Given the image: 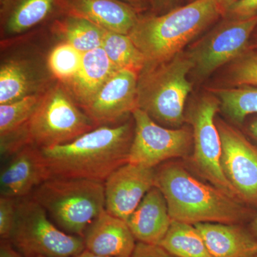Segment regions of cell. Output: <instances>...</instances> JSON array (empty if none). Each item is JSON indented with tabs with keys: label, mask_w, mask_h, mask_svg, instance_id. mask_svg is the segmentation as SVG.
Returning <instances> with one entry per match:
<instances>
[{
	"label": "cell",
	"mask_w": 257,
	"mask_h": 257,
	"mask_svg": "<svg viewBox=\"0 0 257 257\" xmlns=\"http://www.w3.org/2000/svg\"><path fill=\"white\" fill-rule=\"evenodd\" d=\"M248 131H249L251 136L257 141V118L251 121V124L248 126Z\"/></svg>",
	"instance_id": "obj_35"
},
{
	"label": "cell",
	"mask_w": 257,
	"mask_h": 257,
	"mask_svg": "<svg viewBox=\"0 0 257 257\" xmlns=\"http://www.w3.org/2000/svg\"><path fill=\"white\" fill-rule=\"evenodd\" d=\"M47 64L30 57L3 61L0 67V104L44 94L55 83Z\"/></svg>",
	"instance_id": "obj_14"
},
{
	"label": "cell",
	"mask_w": 257,
	"mask_h": 257,
	"mask_svg": "<svg viewBox=\"0 0 257 257\" xmlns=\"http://www.w3.org/2000/svg\"><path fill=\"white\" fill-rule=\"evenodd\" d=\"M135 124L103 125L64 145L41 149L52 178L103 182L128 162Z\"/></svg>",
	"instance_id": "obj_1"
},
{
	"label": "cell",
	"mask_w": 257,
	"mask_h": 257,
	"mask_svg": "<svg viewBox=\"0 0 257 257\" xmlns=\"http://www.w3.org/2000/svg\"><path fill=\"white\" fill-rule=\"evenodd\" d=\"M44 94L45 93L0 104V143L15 138L21 133L36 110Z\"/></svg>",
	"instance_id": "obj_25"
},
{
	"label": "cell",
	"mask_w": 257,
	"mask_h": 257,
	"mask_svg": "<svg viewBox=\"0 0 257 257\" xmlns=\"http://www.w3.org/2000/svg\"><path fill=\"white\" fill-rule=\"evenodd\" d=\"M155 168L128 162L116 169L104 182L106 211L126 221L155 185Z\"/></svg>",
	"instance_id": "obj_12"
},
{
	"label": "cell",
	"mask_w": 257,
	"mask_h": 257,
	"mask_svg": "<svg viewBox=\"0 0 257 257\" xmlns=\"http://www.w3.org/2000/svg\"><path fill=\"white\" fill-rule=\"evenodd\" d=\"M138 13L121 0H67L64 15L85 19L106 31L128 35L140 20Z\"/></svg>",
	"instance_id": "obj_17"
},
{
	"label": "cell",
	"mask_w": 257,
	"mask_h": 257,
	"mask_svg": "<svg viewBox=\"0 0 257 257\" xmlns=\"http://www.w3.org/2000/svg\"><path fill=\"white\" fill-rule=\"evenodd\" d=\"M256 27L257 15L244 20L225 18L187 52L194 63L195 75L205 78L237 58L247 50Z\"/></svg>",
	"instance_id": "obj_9"
},
{
	"label": "cell",
	"mask_w": 257,
	"mask_h": 257,
	"mask_svg": "<svg viewBox=\"0 0 257 257\" xmlns=\"http://www.w3.org/2000/svg\"><path fill=\"white\" fill-rule=\"evenodd\" d=\"M162 2H169L170 1V0H161Z\"/></svg>",
	"instance_id": "obj_38"
},
{
	"label": "cell",
	"mask_w": 257,
	"mask_h": 257,
	"mask_svg": "<svg viewBox=\"0 0 257 257\" xmlns=\"http://www.w3.org/2000/svg\"><path fill=\"white\" fill-rule=\"evenodd\" d=\"M39 257H42V256H39Z\"/></svg>",
	"instance_id": "obj_42"
},
{
	"label": "cell",
	"mask_w": 257,
	"mask_h": 257,
	"mask_svg": "<svg viewBox=\"0 0 257 257\" xmlns=\"http://www.w3.org/2000/svg\"><path fill=\"white\" fill-rule=\"evenodd\" d=\"M250 231L252 233L253 236L257 239V216L253 219L252 222H251Z\"/></svg>",
	"instance_id": "obj_37"
},
{
	"label": "cell",
	"mask_w": 257,
	"mask_h": 257,
	"mask_svg": "<svg viewBox=\"0 0 257 257\" xmlns=\"http://www.w3.org/2000/svg\"><path fill=\"white\" fill-rule=\"evenodd\" d=\"M101 47L119 69H126L140 74L146 64L143 54L130 35L106 31Z\"/></svg>",
	"instance_id": "obj_24"
},
{
	"label": "cell",
	"mask_w": 257,
	"mask_h": 257,
	"mask_svg": "<svg viewBox=\"0 0 257 257\" xmlns=\"http://www.w3.org/2000/svg\"><path fill=\"white\" fill-rule=\"evenodd\" d=\"M194 225L212 257H253L257 254L256 238L250 230L238 224L206 222Z\"/></svg>",
	"instance_id": "obj_21"
},
{
	"label": "cell",
	"mask_w": 257,
	"mask_h": 257,
	"mask_svg": "<svg viewBox=\"0 0 257 257\" xmlns=\"http://www.w3.org/2000/svg\"><path fill=\"white\" fill-rule=\"evenodd\" d=\"M194 63L187 52L170 60L145 65L139 74L138 108L159 124L179 128L184 121V106L192 84L187 75Z\"/></svg>",
	"instance_id": "obj_4"
},
{
	"label": "cell",
	"mask_w": 257,
	"mask_h": 257,
	"mask_svg": "<svg viewBox=\"0 0 257 257\" xmlns=\"http://www.w3.org/2000/svg\"><path fill=\"white\" fill-rule=\"evenodd\" d=\"M51 30L62 39V42L72 45L82 54L101 47L106 33V30L85 19L69 15L52 21Z\"/></svg>",
	"instance_id": "obj_22"
},
{
	"label": "cell",
	"mask_w": 257,
	"mask_h": 257,
	"mask_svg": "<svg viewBox=\"0 0 257 257\" xmlns=\"http://www.w3.org/2000/svg\"><path fill=\"white\" fill-rule=\"evenodd\" d=\"M227 79L233 87H257V52L248 48L230 62Z\"/></svg>",
	"instance_id": "obj_28"
},
{
	"label": "cell",
	"mask_w": 257,
	"mask_h": 257,
	"mask_svg": "<svg viewBox=\"0 0 257 257\" xmlns=\"http://www.w3.org/2000/svg\"><path fill=\"white\" fill-rule=\"evenodd\" d=\"M0 257H24L14 247L10 240L1 239L0 243Z\"/></svg>",
	"instance_id": "obj_32"
},
{
	"label": "cell",
	"mask_w": 257,
	"mask_h": 257,
	"mask_svg": "<svg viewBox=\"0 0 257 257\" xmlns=\"http://www.w3.org/2000/svg\"><path fill=\"white\" fill-rule=\"evenodd\" d=\"M83 54L66 42H61L47 57V66L56 80L62 84L75 75L82 63Z\"/></svg>",
	"instance_id": "obj_27"
},
{
	"label": "cell",
	"mask_w": 257,
	"mask_h": 257,
	"mask_svg": "<svg viewBox=\"0 0 257 257\" xmlns=\"http://www.w3.org/2000/svg\"><path fill=\"white\" fill-rule=\"evenodd\" d=\"M253 257H257V254L256 255V256H253Z\"/></svg>",
	"instance_id": "obj_41"
},
{
	"label": "cell",
	"mask_w": 257,
	"mask_h": 257,
	"mask_svg": "<svg viewBox=\"0 0 257 257\" xmlns=\"http://www.w3.org/2000/svg\"><path fill=\"white\" fill-rule=\"evenodd\" d=\"M121 1L127 3L138 11H140V10L146 8L151 0H121Z\"/></svg>",
	"instance_id": "obj_33"
},
{
	"label": "cell",
	"mask_w": 257,
	"mask_h": 257,
	"mask_svg": "<svg viewBox=\"0 0 257 257\" xmlns=\"http://www.w3.org/2000/svg\"><path fill=\"white\" fill-rule=\"evenodd\" d=\"M73 257H109V256H101V255L96 254V253H94L91 252V251H88L87 249H84V251H82V252L79 253V254L76 255Z\"/></svg>",
	"instance_id": "obj_36"
},
{
	"label": "cell",
	"mask_w": 257,
	"mask_h": 257,
	"mask_svg": "<svg viewBox=\"0 0 257 257\" xmlns=\"http://www.w3.org/2000/svg\"><path fill=\"white\" fill-rule=\"evenodd\" d=\"M257 15V0H240L233 5L224 17L233 20H244Z\"/></svg>",
	"instance_id": "obj_30"
},
{
	"label": "cell",
	"mask_w": 257,
	"mask_h": 257,
	"mask_svg": "<svg viewBox=\"0 0 257 257\" xmlns=\"http://www.w3.org/2000/svg\"><path fill=\"white\" fill-rule=\"evenodd\" d=\"M155 186L165 196L172 220L238 224L249 216L241 200L202 183L178 164H166L156 171Z\"/></svg>",
	"instance_id": "obj_2"
},
{
	"label": "cell",
	"mask_w": 257,
	"mask_h": 257,
	"mask_svg": "<svg viewBox=\"0 0 257 257\" xmlns=\"http://www.w3.org/2000/svg\"><path fill=\"white\" fill-rule=\"evenodd\" d=\"M18 199L0 197V236L1 239L10 240L16 220Z\"/></svg>",
	"instance_id": "obj_29"
},
{
	"label": "cell",
	"mask_w": 257,
	"mask_h": 257,
	"mask_svg": "<svg viewBox=\"0 0 257 257\" xmlns=\"http://www.w3.org/2000/svg\"><path fill=\"white\" fill-rule=\"evenodd\" d=\"M220 108V101L212 94L199 98L189 111L187 119L193 127V161L200 175L213 186L239 199L221 169V142L215 120Z\"/></svg>",
	"instance_id": "obj_8"
},
{
	"label": "cell",
	"mask_w": 257,
	"mask_h": 257,
	"mask_svg": "<svg viewBox=\"0 0 257 257\" xmlns=\"http://www.w3.org/2000/svg\"><path fill=\"white\" fill-rule=\"evenodd\" d=\"M130 257H176L167 252L158 245L147 244L141 242L137 243L136 248Z\"/></svg>",
	"instance_id": "obj_31"
},
{
	"label": "cell",
	"mask_w": 257,
	"mask_h": 257,
	"mask_svg": "<svg viewBox=\"0 0 257 257\" xmlns=\"http://www.w3.org/2000/svg\"><path fill=\"white\" fill-rule=\"evenodd\" d=\"M217 1L218 3H219V7H220L221 13H222V16L224 17L226 11H227L233 5L240 1V0H217Z\"/></svg>",
	"instance_id": "obj_34"
},
{
	"label": "cell",
	"mask_w": 257,
	"mask_h": 257,
	"mask_svg": "<svg viewBox=\"0 0 257 257\" xmlns=\"http://www.w3.org/2000/svg\"><path fill=\"white\" fill-rule=\"evenodd\" d=\"M195 1V0H189V3H191V2Z\"/></svg>",
	"instance_id": "obj_40"
},
{
	"label": "cell",
	"mask_w": 257,
	"mask_h": 257,
	"mask_svg": "<svg viewBox=\"0 0 257 257\" xmlns=\"http://www.w3.org/2000/svg\"><path fill=\"white\" fill-rule=\"evenodd\" d=\"M10 241L24 257H73L85 249L83 237L60 229L31 196L18 199Z\"/></svg>",
	"instance_id": "obj_7"
},
{
	"label": "cell",
	"mask_w": 257,
	"mask_h": 257,
	"mask_svg": "<svg viewBox=\"0 0 257 257\" xmlns=\"http://www.w3.org/2000/svg\"><path fill=\"white\" fill-rule=\"evenodd\" d=\"M51 220L67 234L84 236L89 225L105 210L104 182L50 178L32 193Z\"/></svg>",
	"instance_id": "obj_5"
},
{
	"label": "cell",
	"mask_w": 257,
	"mask_h": 257,
	"mask_svg": "<svg viewBox=\"0 0 257 257\" xmlns=\"http://www.w3.org/2000/svg\"><path fill=\"white\" fill-rule=\"evenodd\" d=\"M3 167L0 174L1 196L23 199L51 177L41 149L28 145L15 152Z\"/></svg>",
	"instance_id": "obj_15"
},
{
	"label": "cell",
	"mask_w": 257,
	"mask_h": 257,
	"mask_svg": "<svg viewBox=\"0 0 257 257\" xmlns=\"http://www.w3.org/2000/svg\"><path fill=\"white\" fill-rule=\"evenodd\" d=\"M132 114L135 130L128 163L155 168L166 160L187 155L193 142L188 130L161 126L139 108Z\"/></svg>",
	"instance_id": "obj_10"
},
{
	"label": "cell",
	"mask_w": 257,
	"mask_h": 257,
	"mask_svg": "<svg viewBox=\"0 0 257 257\" xmlns=\"http://www.w3.org/2000/svg\"><path fill=\"white\" fill-rule=\"evenodd\" d=\"M67 0H0L1 39L24 35L65 15Z\"/></svg>",
	"instance_id": "obj_16"
},
{
	"label": "cell",
	"mask_w": 257,
	"mask_h": 257,
	"mask_svg": "<svg viewBox=\"0 0 257 257\" xmlns=\"http://www.w3.org/2000/svg\"><path fill=\"white\" fill-rule=\"evenodd\" d=\"M83 239L85 249L109 257H130L138 243L126 221L106 209L89 225Z\"/></svg>",
	"instance_id": "obj_18"
},
{
	"label": "cell",
	"mask_w": 257,
	"mask_h": 257,
	"mask_svg": "<svg viewBox=\"0 0 257 257\" xmlns=\"http://www.w3.org/2000/svg\"><path fill=\"white\" fill-rule=\"evenodd\" d=\"M97 127L57 81L44 94L20 133L23 146L46 148L64 145Z\"/></svg>",
	"instance_id": "obj_6"
},
{
	"label": "cell",
	"mask_w": 257,
	"mask_h": 257,
	"mask_svg": "<svg viewBox=\"0 0 257 257\" xmlns=\"http://www.w3.org/2000/svg\"><path fill=\"white\" fill-rule=\"evenodd\" d=\"M176 257H212L194 225L172 220L159 245Z\"/></svg>",
	"instance_id": "obj_23"
},
{
	"label": "cell",
	"mask_w": 257,
	"mask_h": 257,
	"mask_svg": "<svg viewBox=\"0 0 257 257\" xmlns=\"http://www.w3.org/2000/svg\"><path fill=\"white\" fill-rule=\"evenodd\" d=\"M220 101L224 114L241 124L249 114H257V87L220 88L211 91Z\"/></svg>",
	"instance_id": "obj_26"
},
{
	"label": "cell",
	"mask_w": 257,
	"mask_h": 257,
	"mask_svg": "<svg viewBox=\"0 0 257 257\" xmlns=\"http://www.w3.org/2000/svg\"><path fill=\"white\" fill-rule=\"evenodd\" d=\"M119 70L109 60L102 47L83 54L75 75L64 86L72 99L84 109L95 97L111 76Z\"/></svg>",
	"instance_id": "obj_20"
},
{
	"label": "cell",
	"mask_w": 257,
	"mask_h": 257,
	"mask_svg": "<svg viewBox=\"0 0 257 257\" xmlns=\"http://www.w3.org/2000/svg\"><path fill=\"white\" fill-rule=\"evenodd\" d=\"M222 13L217 0H195L161 16L140 17L130 34L146 60L161 63L182 52Z\"/></svg>",
	"instance_id": "obj_3"
},
{
	"label": "cell",
	"mask_w": 257,
	"mask_h": 257,
	"mask_svg": "<svg viewBox=\"0 0 257 257\" xmlns=\"http://www.w3.org/2000/svg\"><path fill=\"white\" fill-rule=\"evenodd\" d=\"M172 221L165 196L155 185L145 194L126 223L138 242L159 246Z\"/></svg>",
	"instance_id": "obj_19"
},
{
	"label": "cell",
	"mask_w": 257,
	"mask_h": 257,
	"mask_svg": "<svg viewBox=\"0 0 257 257\" xmlns=\"http://www.w3.org/2000/svg\"><path fill=\"white\" fill-rule=\"evenodd\" d=\"M216 122L220 135L221 166L225 177L241 202L257 206V147L222 120Z\"/></svg>",
	"instance_id": "obj_11"
},
{
	"label": "cell",
	"mask_w": 257,
	"mask_h": 257,
	"mask_svg": "<svg viewBox=\"0 0 257 257\" xmlns=\"http://www.w3.org/2000/svg\"><path fill=\"white\" fill-rule=\"evenodd\" d=\"M254 47H257V40H256V44H255Z\"/></svg>",
	"instance_id": "obj_39"
},
{
	"label": "cell",
	"mask_w": 257,
	"mask_h": 257,
	"mask_svg": "<svg viewBox=\"0 0 257 257\" xmlns=\"http://www.w3.org/2000/svg\"><path fill=\"white\" fill-rule=\"evenodd\" d=\"M138 77L132 71L119 69L82 110L96 126L117 124L138 108Z\"/></svg>",
	"instance_id": "obj_13"
}]
</instances>
